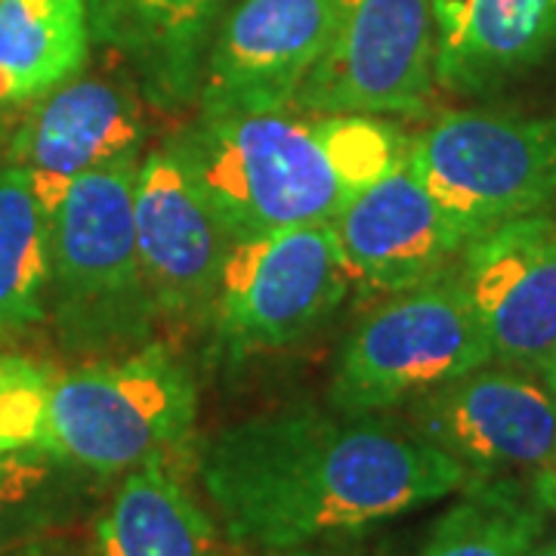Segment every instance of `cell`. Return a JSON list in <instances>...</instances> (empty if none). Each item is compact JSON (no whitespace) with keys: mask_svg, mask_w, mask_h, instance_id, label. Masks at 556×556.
Wrapping results in <instances>:
<instances>
[{"mask_svg":"<svg viewBox=\"0 0 556 556\" xmlns=\"http://www.w3.org/2000/svg\"><path fill=\"white\" fill-rule=\"evenodd\" d=\"M412 424L473 479L532 477L556 460V396L510 365H479L417 396Z\"/></svg>","mask_w":556,"mask_h":556,"instance_id":"obj_10","label":"cell"},{"mask_svg":"<svg viewBox=\"0 0 556 556\" xmlns=\"http://www.w3.org/2000/svg\"><path fill=\"white\" fill-rule=\"evenodd\" d=\"M408 146L393 121L306 109L199 118L177 139L232 239L334 223Z\"/></svg>","mask_w":556,"mask_h":556,"instance_id":"obj_2","label":"cell"},{"mask_svg":"<svg viewBox=\"0 0 556 556\" xmlns=\"http://www.w3.org/2000/svg\"><path fill=\"white\" fill-rule=\"evenodd\" d=\"M199 390L161 343L56 375L38 445L90 477L164 464L195 430Z\"/></svg>","mask_w":556,"mask_h":556,"instance_id":"obj_3","label":"cell"},{"mask_svg":"<svg viewBox=\"0 0 556 556\" xmlns=\"http://www.w3.org/2000/svg\"><path fill=\"white\" fill-rule=\"evenodd\" d=\"M53 214L20 167H0V346L25 338L50 309Z\"/></svg>","mask_w":556,"mask_h":556,"instance_id":"obj_19","label":"cell"},{"mask_svg":"<svg viewBox=\"0 0 556 556\" xmlns=\"http://www.w3.org/2000/svg\"><path fill=\"white\" fill-rule=\"evenodd\" d=\"M97 556H223L217 522L167 464L130 470L97 522Z\"/></svg>","mask_w":556,"mask_h":556,"instance_id":"obj_17","label":"cell"},{"mask_svg":"<svg viewBox=\"0 0 556 556\" xmlns=\"http://www.w3.org/2000/svg\"><path fill=\"white\" fill-rule=\"evenodd\" d=\"M437 84L485 93L556 47V0H433Z\"/></svg>","mask_w":556,"mask_h":556,"instance_id":"obj_15","label":"cell"},{"mask_svg":"<svg viewBox=\"0 0 556 556\" xmlns=\"http://www.w3.org/2000/svg\"><path fill=\"white\" fill-rule=\"evenodd\" d=\"M492 362V346L457 269L399 291L343 343L331 408L378 415Z\"/></svg>","mask_w":556,"mask_h":556,"instance_id":"obj_6","label":"cell"},{"mask_svg":"<svg viewBox=\"0 0 556 556\" xmlns=\"http://www.w3.org/2000/svg\"><path fill=\"white\" fill-rule=\"evenodd\" d=\"M544 510L510 479H473L415 556H535Z\"/></svg>","mask_w":556,"mask_h":556,"instance_id":"obj_20","label":"cell"},{"mask_svg":"<svg viewBox=\"0 0 556 556\" xmlns=\"http://www.w3.org/2000/svg\"><path fill=\"white\" fill-rule=\"evenodd\" d=\"M87 470L40 445L0 452V551L56 535L84 510Z\"/></svg>","mask_w":556,"mask_h":556,"instance_id":"obj_21","label":"cell"},{"mask_svg":"<svg viewBox=\"0 0 556 556\" xmlns=\"http://www.w3.org/2000/svg\"><path fill=\"white\" fill-rule=\"evenodd\" d=\"M0 556H87L78 541L65 535H43L35 538V541H25V544H16V547H7L0 551Z\"/></svg>","mask_w":556,"mask_h":556,"instance_id":"obj_23","label":"cell"},{"mask_svg":"<svg viewBox=\"0 0 556 556\" xmlns=\"http://www.w3.org/2000/svg\"><path fill=\"white\" fill-rule=\"evenodd\" d=\"M139 159L72 182L53 214L50 313L65 346L134 350L159 321L137 244Z\"/></svg>","mask_w":556,"mask_h":556,"instance_id":"obj_4","label":"cell"},{"mask_svg":"<svg viewBox=\"0 0 556 556\" xmlns=\"http://www.w3.org/2000/svg\"><path fill=\"white\" fill-rule=\"evenodd\" d=\"M90 40V0H0V109L78 78Z\"/></svg>","mask_w":556,"mask_h":556,"instance_id":"obj_18","label":"cell"},{"mask_svg":"<svg viewBox=\"0 0 556 556\" xmlns=\"http://www.w3.org/2000/svg\"><path fill=\"white\" fill-rule=\"evenodd\" d=\"M219 0H90L93 40L134 65L146 97L164 109L199 100Z\"/></svg>","mask_w":556,"mask_h":556,"instance_id":"obj_16","label":"cell"},{"mask_svg":"<svg viewBox=\"0 0 556 556\" xmlns=\"http://www.w3.org/2000/svg\"><path fill=\"white\" fill-rule=\"evenodd\" d=\"M541 380L547 383V390L556 396V358L547 365V368H544V371H541Z\"/></svg>","mask_w":556,"mask_h":556,"instance_id":"obj_26","label":"cell"},{"mask_svg":"<svg viewBox=\"0 0 556 556\" xmlns=\"http://www.w3.org/2000/svg\"><path fill=\"white\" fill-rule=\"evenodd\" d=\"M142 139L146 121L124 87L72 78L35 100L13 134L7 164L20 167L40 204L56 214L75 179L137 159Z\"/></svg>","mask_w":556,"mask_h":556,"instance_id":"obj_13","label":"cell"},{"mask_svg":"<svg viewBox=\"0 0 556 556\" xmlns=\"http://www.w3.org/2000/svg\"><path fill=\"white\" fill-rule=\"evenodd\" d=\"M331 229L350 278L387 294L452 273L467 248L408 159L365 186Z\"/></svg>","mask_w":556,"mask_h":556,"instance_id":"obj_14","label":"cell"},{"mask_svg":"<svg viewBox=\"0 0 556 556\" xmlns=\"http://www.w3.org/2000/svg\"><path fill=\"white\" fill-rule=\"evenodd\" d=\"M199 479L226 538L260 551L358 535L473 482L415 427L338 408H281L219 430Z\"/></svg>","mask_w":556,"mask_h":556,"instance_id":"obj_1","label":"cell"},{"mask_svg":"<svg viewBox=\"0 0 556 556\" xmlns=\"http://www.w3.org/2000/svg\"><path fill=\"white\" fill-rule=\"evenodd\" d=\"M408 164L470 244L556 201V115L445 112L412 137Z\"/></svg>","mask_w":556,"mask_h":556,"instance_id":"obj_5","label":"cell"},{"mask_svg":"<svg viewBox=\"0 0 556 556\" xmlns=\"http://www.w3.org/2000/svg\"><path fill=\"white\" fill-rule=\"evenodd\" d=\"M338 0H219L201 68V118L291 109Z\"/></svg>","mask_w":556,"mask_h":556,"instance_id":"obj_9","label":"cell"},{"mask_svg":"<svg viewBox=\"0 0 556 556\" xmlns=\"http://www.w3.org/2000/svg\"><path fill=\"white\" fill-rule=\"evenodd\" d=\"M266 556H343V554H328V551H316L313 544L306 547H288V551H269Z\"/></svg>","mask_w":556,"mask_h":556,"instance_id":"obj_25","label":"cell"},{"mask_svg":"<svg viewBox=\"0 0 556 556\" xmlns=\"http://www.w3.org/2000/svg\"><path fill=\"white\" fill-rule=\"evenodd\" d=\"M137 244L159 321L211 316L232 236L177 142L139 161Z\"/></svg>","mask_w":556,"mask_h":556,"instance_id":"obj_11","label":"cell"},{"mask_svg":"<svg viewBox=\"0 0 556 556\" xmlns=\"http://www.w3.org/2000/svg\"><path fill=\"white\" fill-rule=\"evenodd\" d=\"M331 223L236 239L211 306L229 362L285 350L316 331L350 291Z\"/></svg>","mask_w":556,"mask_h":556,"instance_id":"obj_7","label":"cell"},{"mask_svg":"<svg viewBox=\"0 0 556 556\" xmlns=\"http://www.w3.org/2000/svg\"><path fill=\"white\" fill-rule=\"evenodd\" d=\"M535 556H556V538H544V541L538 544Z\"/></svg>","mask_w":556,"mask_h":556,"instance_id":"obj_27","label":"cell"},{"mask_svg":"<svg viewBox=\"0 0 556 556\" xmlns=\"http://www.w3.org/2000/svg\"><path fill=\"white\" fill-rule=\"evenodd\" d=\"M529 492L538 501V507L544 514H556V460H551L547 467H541L538 473H532V485Z\"/></svg>","mask_w":556,"mask_h":556,"instance_id":"obj_24","label":"cell"},{"mask_svg":"<svg viewBox=\"0 0 556 556\" xmlns=\"http://www.w3.org/2000/svg\"><path fill=\"white\" fill-rule=\"evenodd\" d=\"M437 84L433 0H338L298 109L334 115H415Z\"/></svg>","mask_w":556,"mask_h":556,"instance_id":"obj_8","label":"cell"},{"mask_svg":"<svg viewBox=\"0 0 556 556\" xmlns=\"http://www.w3.org/2000/svg\"><path fill=\"white\" fill-rule=\"evenodd\" d=\"M56 371L25 356H0V452L38 445Z\"/></svg>","mask_w":556,"mask_h":556,"instance_id":"obj_22","label":"cell"},{"mask_svg":"<svg viewBox=\"0 0 556 556\" xmlns=\"http://www.w3.org/2000/svg\"><path fill=\"white\" fill-rule=\"evenodd\" d=\"M457 278L492 362L541 375L556 358V217L541 211L477 236Z\"/></svg>","mask_w":556,"mask_h":556,"instance_id":"obj_12","label":"cell"}]
</instances>
